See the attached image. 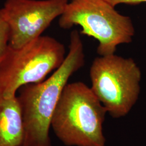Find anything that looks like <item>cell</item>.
Instances as JSON below:
<instances>
[{
  "instance_id": "3957f363",
  "label": "cell",
  "mask_w": 146,
  "mask_h": 146,
  "mask_svg": "<svg viewBox=\"0 0 146 146\" xmlns=\"http://www.w3.org/2000/svg\"><path fill=\"white\" fill-rule=\"evenodd\" d=\"M58 25L63 29L81 27V34L98 41L99 56L115 54L119 46L132 42L135 33L131 17L106 0H71L59 17Z\"/></svg>"
},
{
  "instance_id": "7a4b0ae2",
  "label": "cell",
  "mask_w": 146,
  "mask_h": 146,
  "mask_svg": "<svg viewBox=\"0 0 146 146\" xmlns=\"http://www.w3.org/2000/svg\"><path fill=\"white\" fill-rule=\"evenodd\" d=\"M107 111L90 87L67 84L52 116L51 127L66 146H105L103 124Z\"/></svg>"
},
{
  "instance_id": "52a82bcc",
  "label": "cell",
  "mask_w": 146,
  "mask_h": 146,
  "mask_svg": "<svg viewBox=\"0 0 146 146\" xmlns=\"http://www.w3.org/2000/svg\"><path fill=\"white\" fill-rule=\"evenodd\" d=\"M24 130L17 96L9 98L0 94V146H22Z\"/></svg>"
},
{
  "instance_id": "8992f818",
  "label": "cell",
  "mask_w": 146,
  "mask_h": 146,
  "mask_svg": "<svg viewBox=\"0 0 146 146\" xmlns=\"http://www.w3.org/2000/svg\"><path fill=\"white\" fill-rule=\"evenodd\" d=\"M68 0H6L1 8L9 28V46L19 48L42 36Z\"/></svg>"
},
{
  "instance_id": "6da1fadb",
  "label": "cell",
  "mask_w": 146,
  "mask_h": 146,
  "mask_svg": "<svg viewBox=\"0 0 146 146\" xmlns=\"http://www.w3.org/2000/svg\"><path fill=\"white\" fill-rule=\"evenodd\" d=\"M68 48L62 64L50 77L19 89L24 130L22 146H52L49 129L55 110L69 79L85 63L84 44L77 30L70 33Z\"/></svg>"
},
{
  "instance_id": "5b68a950",
  "label": "cell",
  "mask_w": 146,
  "mask_h": 146,
  "mask_svg": "<svg viewBox=\"0 0 146 146\" xmlns=\"http://www.w3.org/2000/svg\"><path fill=\"white\" fill-rule=\"evenodd\" d=\"M91 89L113 118L125 117L139 99L141 69L131 58L111 54L95 58L89 70Z\"/></svg>"
},
{
  "instance_id": "9c48e42d",
  "label": "cell",
  "mask_w": 146,
  "mask_h": 146,
  "mask_svg": "<svg viewBox=\"0 0 146 146\" xmlns=\"http://www.w3.org/2000/svg\"><path fill=\"white\" fill-rule=\"evenodd\" d=\"M112 5L116 7L121 4L135 5L141 3H146V0H106Z\"/></svg>"
},
{
  "instance_id": "ba28073f",
  "label": "cell",
  "mask_w": 146,
  "mask_h": 146,
  "mask_svg": "<svg viewBox=\"0 0 146 146\" xmlns=\"http://www.w3.org/2000/svg\"><path fill=\"white\" fill-rule=\"evenodd\" d=\"M9 39V28L0 8V65L8 50Z\"/></svg>"
},
{
  "instance_id": "277c9868",
  "label": "cell",
  "mask_w": 146,
  "mask_h": 146,
  "mask_svg": "<svg viewBox=\"0 0 146 146\" xmlns=\"http://www.w3.org/2000/svg\"><path fill=\"white\" fill-rule=\"evenodd\" d=\"M66 56L63 44L49 36L42 35L19 48L9 46L0 65V94L14 97L22 87L42 82Z\"/></svg>"
}]
</instances>
